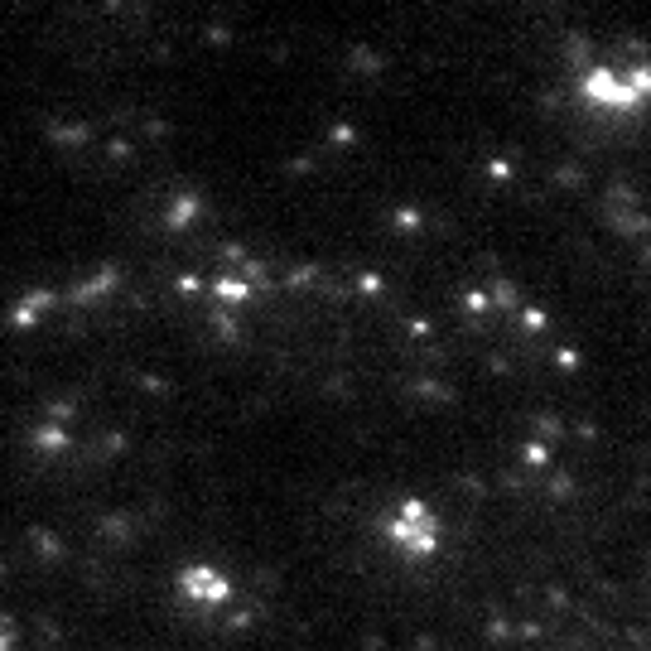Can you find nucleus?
Listing matches in <instances>:
<instances>
[{
  "label": "nucleus",
  "instance_id": "1",
  "mask_svg": "<svg viewBox=\"0 0 651 651\" xmlns=\"http://www.w3.org/2000/svg\"><path fill=\"white\" fill-rule=\"evenodd\" d=\"M584 97L613 111L637 107L651 97V68H594L584 78Z\"/></svg>",
  "mask_w": 651,
  "mask_h": 651
},
{
  "label": "nucleus",
  "instance_id": "3",
  "mask_svg": "<svg viewBox=\"0 0 651 651\" xmlns=\"http://www.w3.org/2000/svg\"><path fill=\"white\" fill-rule=\"evenodd\" d=\"M179 584H184L189 594H203V603H222V598H227V579H217V574L203 570V565H193Z\"/></svg>",
  "mask_w": 651,
  "mask_h": 651
},
{
  "label": "nucleus",
  "instance_id": "2",
  "mask_svg": "<svg viewBox=\"0 0 651 651\" xmlns=\"http://www.w3.org/2000/svg\"><path fill=\"white\" fill-rule=\"evenodd\" d=\"M386 536H391V545H401L410 560H430L434 550H439V516L425 507V502H401L396 507V516L386 521Z\"/></svg>",
  "mask_w": 651,
  "mask_h": 651
}]
</instances>
